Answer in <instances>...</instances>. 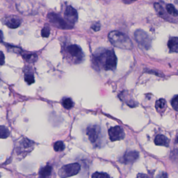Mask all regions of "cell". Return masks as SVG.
<instances>
[{"label":"cell","instance_id":"6da1fadb","mask_svg":"<svg viewBox=\"0 0 178 178\" xmlns=\"http://www.w3.org/2000/svg\"><path fill=\"white\" fill-rule=\"evenodd\" d=\"M93 64L98 70L113 71L117 65V57L112 50H102L94 55Z\"/></svg>","mask_w":178,"mask_h":178},{"label":"cell","instance_id":"7a4b0ae2","mask_svg":"<svg viewBox=\"0 0 178 178\" xmlns=\"http://www.w3.org/2000/svg\"><path fill=\"white\" fill-rule=\"evenodd\" d=\"M108 38L116 47L126 50H130L132 48V43L129 37L121 32L112 31L108 34Z\"/></svg>","mask_w":178,"mask_h":178},{"label":"cell","instance_id":"3957f363","mask_svg":"<svg viewBox=\"0 0 178 178\" xmlns=\"http://www.w3.org/2000/svg\"><path fill=\"white\" fill-rule=\"evenodd\" d=\"M80 170V165L78 163H73L63 166L58 171V175L62 178L73 176Z\"/></svg>","mask_w":178,"mask_h":178},{"label":"cell","instance_id":"277c9868","mask_svg":"<svg viewBox=\"0 0 178 178\" xmlns=\"http://www.w3.org/2000/svg\"><path fill=\"white\" fill-rule=\"evenodd\" d=\"M47 18L49 21H50L55 26L63 29H70L73 27V26L61 17L58 14L50 13L47 15Z\"/></svg>","mask_w":178,"mask_h":178},{"label":"cell","instance_id":"5b68a950","mask_svg":"<svg viewBox=\"0 0 178 178\" xmlns=\"http://www.w3.org/2000/svg\"><path fill=\"white\" fill-rule=\"evenodd\" d=\"M66 53L68 58L72 60L73 63H79L83 59V53L80 48L76 44L69 45L67 47Z\"/></svg>","mask_w":178,"mask_h":178},{"label":"cell","instance_id":"8992f818","mask_svg":"<svg viewBox=\"0 0 178 178\" xmlns=\"http://www.w3.org/2000/svg\"><path fill=\"white\" fill-rule=\"evenodd\" d=\"M34 145L35 143L33 141L27 138H23L19 141L17 147V153L19 155L25 156L33 149Z\"/></svg>","mask_w":178,"mask_h":178},{"label":"cell","instance_id":"52a82bcc","mask_svg":"<svg viewBox=\"0 0 178 178\" xmlns=\"http://www.w3.org/2000/svg\"><path fill=\"white\" fill-rule=\"evenodd\" d=\"M135 37L136 42L143 47L147 49L150 47L151 43L150 37L142 30H137L135 32Z\"/></svg>","mask_w":178,"mask_h":178},{"label":"cell","instance_id":"ba28073f","mask_svg":"<svg viewBox=\"0 0 178 178\" xmlns=\"http://www.w3.org/2000/svg\"><path fill=\"white\" fill-rule=\"evenodd\" d=\"M108 134L112 141H120L123 140L124 137V130L119 126L110 128L108 130Z\"/></svg>","mask_w":178,"mask_h":178},{"label":"cell","instance_id":"9c48e42d","mask_svg":"<svg viewBox=\"0 0 178 178\" xmlns=\"http://www.w3.org/2000/svg\"><path fill=\"white\" fill-rule=\"evenodd\" d=\"M78 13L75 9L68 6L65 10L64 18L69 24L73 26L78 21Z\"/></svg>","mask_w":178,"mask_h":178},{"label":"cell","instance_id":"30bf717a","mask_svg":"<svg viewBox=\"0 0 178 178\" xmlns=\"http://www.w3.org/2000/svg\"><path fill=\"white\" fill-rule=\"evenodd\" d=\"M21 18L16 15H9L3 18V24L11 29H15L18 27L21 23Z\"/></svg>","mask_w":178,"mask_h":178},{"label":"cell","instance_id":"8fae6325","mask_svg":"<svg viewBox=\"0 0 178 178\" xmlns=\"http://www.w3.org/2000/svg\"><path fill=\"white\" fill-rule=\"evenodd\" d=\"M139 154L136 151L126 152L121 158L119 161L124 164H131L138 159Z\"/></svg>","mask_w":178,"mask_h":178},{"label":"cell","instance_id":"7c38bea8","mask_svg":"<svg viewBox=\"0 0 178 178\" xmlns=\"http://www.w3.org/2000/svg\"><path fill=\"white\" fill-rule=\"evenodd\" d=\"M87 134L88 136L89 140L93 143H95L98 138L100 135V129L98 126H90L87 129Z\"/></svg>","mask_w":178,"mask_h":178},{"label":"cell","instance_id":"4fadbf2b","mask_svg":"<svg viewBox=\"0 0 178 178\" xmlns=\"http://www.w3.org/2000/svg\"><path fill=\"white\" fill-rule=\"evenodd\" d=\"M24 80L29 85H31L35 82V77L32 68L28 67H25L24 70Z\"/></svg>","mask_w":178,"mask_h":178},{"label":"cell","instance_id":"5bb4252c","mask_svg":"<svg viewBox=\"0 0 178 178\" xmlns=\"http://www.w3.org/2000/svg\"><path fill=\"white\" fill-rule=\"evenodd\" d=\"M154 143L156 145L168 147L169 144V140L163 135H158L155 138Z\"/></svg>","mask_w":178,"mask_h":178},{"label":"cell","instance_id":"9a60e30c","mask_svg":"<svg viewBox=\"0 0 178 178\" xmlns=\"http://www.w3.org/2000/svg\"><path fill=\"white\" fill-rule=\"evenodd\" d=\"M20 54L24 58V59L28 63H35V62L37 61L38 59V56L35 53L23 52L22 51Z\"/></svg>","mask_w":178,"mask_h":178},{"label":"cell","instance_id":"2e32d148","mask_svg":"<svg viewBox=\"0 0 178 178\" xmlns=\"http://www.w3.org/2000/svg\"><path fill=\"white\" fill-rule=\"evenodd\" d=\"M168 47L171 52H178V38H170L168 42Z\"/></svg>","mask_w":178,"mask_h":178},{"label":"cell","instance_id":"e0dca14e","mask_svg":"<svg viewBox=\"0 0 178 178\" xmlns=\"http://www.w3.org/2000/svg\"><path fill=\"white\" fill-rule=\"evenodd\" d=\"M52 172V167L47 165L42 168L39 172V178H48L51 175Z\"/></svg>","mask_w":178,"mask_h":178},{"label":"cell","instance_id":"ac0fdd59","mask_svg":"<svg viewBox=\"0 0 178 178\" xmlns=\"http://www.w3.org/2000/svg\"><path fill=\"white\" fill-rule=\"evenodd\" d=\"M166 106V102L164 99H159L156 102L155 107L157 111H164Z\"/></svg>","mask_w":178,"mask_h":178},{"label":"cell","instance_id":"d6986e66","mask_svg":"<svg viewBox=\"0 0 178 178\" xmlns=\"http://www.w3.org/2000/svg\"><path fill=\"white\" fill-rule=\"evenodd\" d=\"M9 135V131L6 126H0V138H6Z\"/></svg>","mask_w":178,"mask_h":178},{"label":"cell","instance_id":"ffe728a7","mask_svg":"<svg viewBox=\"0 0 178 178\" xmlns=\"http://www.w3.org/2000/svg\"><path fill=\"white\" fill-rule=\"evenodd\" d=\"M166 10L169 14L173 16H176L178 15V11L172 4H169L166 6Z\"/></svg>","mask_w":178,"mask_h":178},{"label":"cell","instance_id":"44dd1931","mask_svg":"<svg viewBox=\"0 0 178 178\" xmlns=\"http://www.w3.org/2000/svg\"><path fill=\"white\" fill-rule=\"evenodd\" d=\"M73 101L69 98H66L63 100V105L67 109H70L73 106Z\"/></svg>","mask_w":178,"mask_h":178},{"label":"cell","instance_id":"7402d4cb","mask_svg":"<svg viewBox=\"0 0 178 178\" xmlns=\"http://www.w3.org/2000/svg\"><path fill=\"white\" fill-rule=\"evenodd\" d=\"M65 146L64 144L62 141H56L55 143L54 144V149L56 152H61L64 149Z\"/></svg>","mask_w":178,"mask_h":178},{"label":"cell","instance_id":"603a6c76","mask_svg":"<svg viewBox=\"0 0 178 178\" xmlns=\"http://www.w3.org/2000/svg\"><path fill=\"white\" fill-rule=\"evenodd\" d=\"M92 178H110V176L106 173L96 172L93 174Z\"/></svg>","mask_w":178,"mask_h":178},{"label":"cell","instance_id":"cb8c5ba5","mask_svg":"<svg viewBox=\"0 0 178 178\" xmlns=\"http://www.w3.org/2000/svg\"><path fill=\"white\" fill-rule=\"evenodd\" d=\"M50 33V29L49 27L46 26L42 29L41 31V35L42 37L44 38H47L49 37Z\"/></svg>","mask_w":178,"mask_h":178},{"label":"cell","instance_id":"d4e9b609","mask_svg":"<svg viewBox=\"0 0 178 178\" xmlns=\"http://www.w3.org/2000/svg\"><path fill=\"white\" fill-rule=\"evenodd\" d=\"M171 106L176 111H178V96H175L171 100Z\"/></svg>","mask_w":178,"mask_h":178},{"label":"cell","instance_id":"484cf974","mask_svg":"<svg viewBox=\"0 0 178 178\" xmlns=\"http://www.w3.org/2000/svg\"><path fill=\"white\" fill-rule=\"evenodd\" d=\"M101 25L98 23H95L92 26V29L95 32H98L100 29Z\"/></svg>","mask_w":178,"mask_h":178},{"label":"cell","instance_id":"4316f807","mask_svg":"<svg viewBox=\"0 0 178 178\" xmlns=\"http://www.w3.org/2000/svg\"><path fill=\"white\" fill-rule=\"evenodd\" d=\"M5 63V56L2 51H0V65H3Z\"/></svg>","mask_w":178,"mask_h":178},{"label":"cell","instance_id":"83f0119b","mask_svg":"<svg viewBox=\"0 0 178 178\" xmlns=\"http://www.w3.org/2000/svg\"><path fill=\"white\" fill-rule=\"evenodd\" d=\"M137 178H152L148 175L144 173H139L137 175Z\"/></svg>","mask_w":178,"mask_h":178},{"label":"cell","instance_id":"f1b7e54d","mask_svg":"<svg viewBox=\"0 0 178 178\" xmlns=\"http://www.w3.org/2000/svg\"><path fill=\"white\" fill-rule=\"evenodd\" d=\"M157 178H168L167 174L165 172L161 173L157 176Z\"/></svg>","mask_w":178,"mask_h":178},{"label":"cell","instance_id":"f546056e","mask_svg":"<svg viewBox=\"0 0 178 178\" xmlns=\"http://www.w3.org/2000/svg\"><path fill=\"white\" fill-rule=\"evenodd\" d=\"M3 34L1 30H0V43L3 42Z\"/></svg>","mask_w":178,"mask_h":178}]
</instances>
